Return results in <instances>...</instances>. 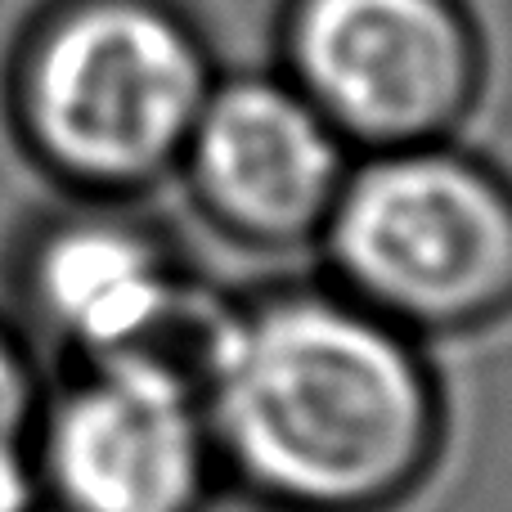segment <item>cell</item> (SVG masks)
I'll list each match as a JSON object with an SVG mask.
<instances>
[{"label":"cell","mask_w":512,"mask_h":512,"mask_svg":"<svg viewBox=\"0 0 512 512\" xmlns=\"http://www.w3.org/2000/svg\"><path fill=\"white\" fill-rule=\"evenodd\" d=\"M427 346L324 274L225 292L198 369L225 490L261 512L405 508L450 436Z\"/></svg>","instance_id":"6da1fadb"},{"label":"cell","mask_w":512,"mask_h":512,"mask_svg":"<svg viewBox=\"0 0 512 512\" xmlns=\"http://www.w3.org/2000/svg\"><path fill=\"white\" fill-rule=\"evenodd\" d=\"M207 99L198 45L149 0H59L9 77V144L63 198H140Z\"/></svg>","instance_id":"7a4b0ae2"},{"label":"cell","mask_w":512,"mask_h":512,"mask_svg":"<svg viewBox=\"0 0 512 512\" xmlns=\"http://www.w3.org/2000/svg\"><path fill=\"white\" fill-rule=\"evenodd\" d=\"M315 248L324 279L423 342L512 319V189L459 153L396 144L346 171Z\"/></svg>","instance_id":"3957f363"},{"label":"cell","mask_w":512,"mask_h":512,"mask_svg":"<svg viewBox=\"0 0 512 512\" xmlns=\"http://www.w3.org/2000/svg\"><path fill=\"white\" fill-rule=\"evenodd\" d=\"M9 315L50 369L144 364L198 387L225 292L131 198H54L9 243Z\"/></svg>","instance_id":"277c9868"},{"label":"cell","mask_w":512,"mask_h":512,"mask_svg":"<svg viewBox=\"0 0 512 512\" xmlns=\"http://www.w3.org/2000/svg\"><path fill=\"white\" fill-rule=\"evenodd\" d=\"M27 477L36 512H212L225 495L198 387L144 364L50 369Z\"/></svg>","instance_id":"5b68a950"},{"label":"cell","mask_w":512,"mask_h":512,"mask_svg":"<svg viewBox=\"0 0 512 512\" xmlns=\"http://www.w3.org/2000/svg\"><path fill=\"white\" fill-rule=\"evenodd\" d=\"M180 171L198 216L248 252L315 243L346 180L328 117L265 81L207 90Z\"/></svg>","instance_id":"8992f818"},{"label":"cell","mask_w":512,"mask_h":512,"mask_svg":"<svg viewBox=\"0 0 512 512\" xmlns=\"http://www.w3.org/2000/svg\"><path fill=\"white\" fill-rule=\"evenodd\" d=\"M297 54L328 126L382 149L423 144L468 77L459 27L436 0H310Z\"/></svg>","instance_id":"52a82bcc"},{"label":"cell","mask_w":512,"mask_h":512,"mask_svg":"<svg viewBox=\"0 0 512 512\" xmlns=\"http://www.w3.org/2000/svg\"><path fill=\"white\" fill-rule=\"evenodd\" d=\"M50 387V364L9 310H0V499H32L27 454Z\"/></svg>","instance_id":"ba28073f"},{"label":"cell","mask_w":512,"mask_h":512,"mask_svg":"<svg viewBox=\"0 0 512 512\" xmlns=\"http://www.w3.org/2000/svg\"><path fill=\"white\" fill-rule=\"evenodd\" d=\"M0 512H36V504H27V499H0Z\"/></svg>","instance_id":"9c48e42d"}]
</instances>
